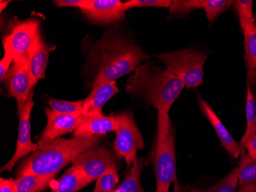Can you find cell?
I'll return each instance as SVG.
<instances>
[{
    "label": "cell",
    "mask_w": 256,
    "mask_h": 192,
    "mask_svg": "<svg viewBox=\"0 0 256 192\" xmlns=\"http://www.w3.org/2000/svg\"><path fill=\"white\" fill-rule=\"evenodd\" d=\"M142 48L128 36L118 32H108L92 45L86 70L92 76V88L132 73L140 63L149 59Z\"/></svg>",
    "instance_id": "obj_1"
},
{
    "label": "cell",
    "mask_w": 256,
    "mask_h": 192,
    "mask_svg": "<svg viewBox=\"0 0 256 192\" xmlns=\"http://www.w3.org/2000/svg\"><path fill=\"white\" fill-rule=\"evenodd\" d=\"M102 135L86 138H58L38 141V148L26 157L18 166L16 174H34L56 177L63 167L72 162L80 153L98 146Z\"/></svg>",
    "instance_id": "obj_2"
},
{
    "label": "cell",
    "mask_w": 256,
    "mask_h": 192,
    "mask_svg": "<svg viewBox=\"0 0 256 192\" xmlns=\"http://www.w3.org/2000/svg\"><path fill=\"white\" fill-rule=\"evenodd\" d=\"M184 87L175 75L150 63L140 65L126 85V92L134 97L142 98L156 110L168 112Z\"/></svg>",
    "instance_id": "obj_3"
},
{
    "label": "cell",
    "mask_w": 256,
    "mask_h": 192,
    "mask_svg": "<svg viewBox=\"0 0 256 192\" xmlns=\"http://www.w3.org/2000/svg\"><path fill=\"white\" fill-rule=\"evenodd\" d=\"M176 160L175 133L169 112L158 111V132L154 154L156 191L169 192L171 184L174 183L175 192H179Z\"/></svg>",
    "instance_id": "obj_4"
},
{
    "label": "cell",
    "mask_w": 256,
    "mask_h": 192,
    "mask_svg": "<svg viewBox=\"0 0 256 192\" xmlns=\"http://www.w3.org/2000/svg\"><path fill=\"white\" fill-rule=\"evenodd\" d=\"M166 70L180 79L186 89L199 87L204 83V67L208 53L191 49L155 54Z\"/></svg>",
    "instance_id": "obj_5"
},
{
    "label": "cell",
    "mask_w": 256,
    "mask_h": 192,
    "mask_svg": "<svg viewBox=\"0 0 256 192\" xmlns=\"http://www.w3.org/2000/svg\"><path fill=\"white\" fill-rule=\"evenodd\" d=\"M117 128L114 151L119 158H124L126 167L135 162L136 152L144 145L142 132L138 128L132 112H124L115 115Z\"/></svg>",
    "instance_id": "obj_6"
},
{
    "label": "cell",
    "mask_w": 256,
    "mask_h": 192,
    "mask_svg": "<svg viewBox=\"0 0 256 192\" xmlns=\"http://www.w3.org/2000/svg\"><path fill=\"white\" fill-rule=\"evenodd\" d=\"M40 21L36 19L17 21L4 37L5 53L14 58V63H28L30 51L40 33Z\"/></svg>",
    "instance_id": "obj_7"
},
{
    "label": "cell",
    "mask_w": 256,
    "mask_h": 192,
    "mask_svg": "<svg viewBox=\"0 0 256 192\" xmlns=\"http://www.w3.org/2000/svg\"><path fill=\"white\" fill-rule=\"evenodd\" d=\"M118 159L107 145H98L80 153L72 163V166L82 169L93 181L112 167H118Z\"/></svg>",
    "instance_id": "obj_8"
},
{
    "label": "cell",
    "mask_w": 256,
    "mask_h": 192,
    "mask_svg": "<svg viewBox=\"0 0 256 192\" xmlns=\"http://www.w3.org/2000/svg\"><path fill=\"white\" fill-rule=\"evenodd\" d=\"M33 94L32 92L30 99L24 105L18 106V115L20 118L17 136L16 148L15 153L11 159L1 168V172L5 171H11L17 162L21 158H25L28 154H32L38 148V144L32 142L31 138V117L32 109L34 106Z\"/></svg>",
    "instance_id": "obj_9"
},
{
    "label": "cell",
    "mask_w": 256,
    "mask_h": 192,
    "mask_svg": "<svg viewBox=\"0 0 256 192\" xmlns=\"http://www.w3.org/2000/svg\"><path fill=\"white\" fill-rule=\"evenodd\" d=\"M80 10L88 20L102 25L114 24L125 19L124 3L120 0H84Z\"/></svg>",
    "instance_id": "obj_10"
},
{
    "label": "cell",
    "mask_w": 256,
    "mask_h": 192,
    "mask_svg": "<svg viewBox=\"0 0 256 192\" xmlns=\"http://www.w3.org/2000/svg\"><path fill=\"white\" fill-rule=\"evenodd\" d=\"M2 82L5 83L10 95L17 101L18 106L24 105L34 90L30 67L26 62L14 63Z\"/></svg>",
    "instance_id": "obj_11"
},
{
    "label": "cell",
    "mask_w": 256,
    "mask_h": 192,
    "mask_svg": "<svg viewBox=\"0 0 256 192\" xmlns=\"http://www.w3.org/2000/svg\"><path fill=\"white\" fill-rule=\"evenodd\" d=\"M198 103H199L200 110L202 111L210 123L212 125V128L215 130L216 133L217 134L221 141V144L228 151V154L235 158H238L240 156L245 154L246 149L232 138L225 125L221 122V120L212 109V107L200 95H198Z\"/></svg>",
    "instance_id": "obj_12"
},
{
    "label": "cell",
    "mask_w": 256,
    "mask_h": 192,
    "mask_svg": "<svg viewBox=\"0 0 256 192\" xmlns=\"http://www.w3.org/2000/svg\"><path fill=\"white\" fill-rule=\"evenodd\" d=\"M44 109L47 117V124L40 135L38 141L54 139L62 135L71 133L76 129L82 118V115L76 116L58 113L48 109V107H44Z\"/></svg>",
    "instance_id": "obj_13"
},
{
    "label": "cell",
    "mask_w": 256,
    "mask_h": 192,
    "mask_svg": "<svg viewBox=\"0 0 256 192\" xmlns=\"http://www.w3.org/2000/svg\"><path fill=\"white\" fill-rule=\"evenodd\" d=\"M116 81H108L92 88L90 95L83 100L82 116L102 115V109L114 95L118 93Z\"/></svg>",
    "instance_id": "obj_14"
},
{
    "label": "cell",
    "mask_w": 256,
    "mask_h": 192,
    "mask_svg": "<svg viewBox=\"0 0 256 192\" xmlns=\"http://www.w3.org/2000/svg\"><path fill=\"white\" fill-rule=\"evenodd\" d=\"M117 125L115 115L106 116L102 115L82 116L77 128L74 130L73 137L86 138L94 135H106L108 132L116 131Z\"/></svg>",
    "instance_id": "obj_15"
},
{
    "label": "cell",
    "mask_w": 256,
    "mask_h": 192,
    "mask_svg": "<svg viewBox=\"0 0 256 192\" xmlns=\"http://www.w3.org/2000/svg\"><path fill=\"white\" fill-rule=\"evenodd\" d=\"M48 55L50 49L43 40L40 33L33 44L28 57V67L34 86L38 83V81L44 79L46 76Z\"/></svg>",
    "instance_id": "obj_16"
},
{
    "label": "cell",
    "mask_w": 256,
    "mask_h": 192,
    "mask_svg": "<svg viewBox=\"0 0 256 192\" xmlns=\"http://www.w3.org/2000/svg\"><path fill=\"white\" fill-rule=\"evenodd\" d=\"M92 180L82 169L72 166L58 181L51 192H78L88 185Z\"/></svg>",
    "instance_id": "obj_17"
},
{
    "label": "cell",
    "mask_w": 256,
    "mask_h": 192,
    "mask_svg": "<svg viewBox=\"0 0 256 192\" xmlns=\"http://www.w3.org/2000/svg\"><path fill=\"white\" fill-rule=\"evenodd\" d=\"M54 177L24 174L16 179V192H42L48 188Z\"/></svg>",
    "instance_id": "obj_18"
},
{
    "label": "cell",
    "mask_w": 256,
    "mask_h": 192,
    "mask_svg": "<svg viewBox=\"0 0 256 192\" xmlns=\"http://www.w3.org/2000/svg\"><path fill=\"white\" fill-rule=\"evenodd\" d=\"M143 165V158H138L135 161L125 174L122 183L118 186L120 192H144L140 181Z\"/></svg>",
    "instance_id": "obj_19"
},
{
    "label": "cell",
    "mask_w": 256,
    "mask_h": 192,
    "mask_svg": "<svg viewBox=\"0 0 256 192\" xmlns=\"http://www.w3.org/2000/svg\"><path fill=\"white\" fill-rule=\"evenodd\" d=\"M246 129L243 135L240 145L245 148L247 141L251 138L256 131V101L252 91L250 82L247 84L246 105Z\"/></svg>",
    "instance_id": "obj_20"
},
{
    "label": "cell",
    "mask_w": 256,
    "mask_h": 192,
    "mask_svg": "<svg viewBox=\"0 0 256 192\" xmlns=\"http://www.w3.org/2000/svg\"><path fill=\"white\" fill-rule=\"evenodd\" d=\"M238 168V186L240 188L256 183V158L248 154H243Z\"/></svg>",
    "instance_id": "obj_21"
},
{
    "label": "cell",
    "mask_w": 256,
    "mask_h": 192,
    "mask_svg": "<svg viewBox=\"0 0 256 192\" xmlns=\"http://www.w3.org/2000/svg\"><path fill=\"white\" fill-rule=\"evenodd\" d=\"M253 1L252 0H238L234 1L232 8L238 17L242 31L247 29L256 23L252 13Z\"/></svg>",
    "instance_id": "obj_22"
},
{
    "label": "cell",
    "mask_w": 256,
    "mask_h": 192,
    "mask_svg": "<svg viewBox=\"0 0 256 192\" xmlns=\"http://www.w3.org/2000/svg\"><path fill=\"white\" fill-rule=\"evenodd\" d=\"M238 166L232 170L224 178L212 187L208 188L198 189L188 187L190 192H235L238 187Z\"/></svg>",
    "instance_id": "obj_23"
},
{
    "label": "cell",
    "mask_w": 256,
    "mask_h": 192,
    "mask_svg": "<svg viewBox=\"0 0 256 192\" xmlns=\"http://www.w3.org/2000/svg\"><path fill=\"white\" fill-rule=\"evenodd\" d=\"M234 3L232 0H201L202 9L206 12L210 26H212L221 14L230 10Z\"/></svg>",
    "instance_id": "obj_24"
},
{
    "label": "cell",
    "mask_w": 256,
    "mask_h": 192,
    "mask_svg": "<svg viewBox=\"0 0 256 192\" xmlns=\"http://www.w3.org/2000/svg\"><path fill=\"white\" fill-rule=\"evenodd\" d=\"M242 33L247 66L250 70H256V23Z\"/></svg>",
    "instance_id": "obj_25"
},
{
    "label": "cell",
    "mask_w": 256,
    "mask_h": 192,
    "mask_svg": "<svg viewBox=\"0 0 256 192\" xmlns=\"http://www.w3.org/2000/svg\"><path fill=\"white\" fill-rule=\"evenodd\" d=\"M202 9L201 0H172L169 8L171 17L184 18L194 10Z\"/></svg>",
    "instance_id": "obj_26"
},
{
    "label": "cell",
    "mask_w": 256,
    "mask_h": 192,
    "mask_svg": "<svg viewBox=\"0 0 256 192\" xmlns=\"http://www.w3.org/2000/svg\"><path fill=\"white\" fill-rule=\"evenodd\" d=\"M47 103L51 107L52 110L58 113L76 115V116L82 115L83 100L68 102V101L52 99L47 101Z\"/></svg>",
    "instance_id": "obj_27"
},
{
    "label": "cell",
    "mask_w": 256,
    "mask_h": 192,
    "mask_svg": "<svg viewBox=\"0 0 256 192\" xmlns=\"http://www.w3.org/2000/svg\"><path fill=\"white\" fill-rule=\"evenodd\" d=\"M118 167H112L98 177L93 192H113L119 182Z\"/></svg>",
    "instance_id": "obj_28"
},
{
    "label": "cell",
    "mask_w": 256,
    "mask_h": 192,
    "mask_svg": "<svg viewBox=\"0 0 256 192\" xmlns=\"http://www.w3.org/2000/svg\"><path fill=\"white\" fill-rule=\"evenodd\" d=\"M172 0H130L124 3V11L135 8H148V7H155V8L169 9Z\"/></svg>",
    "instance_id": "obj_29"
},
{
    "label": "cell",
    "mask_w": 256,
    "mask_h": 192,
    "mask_svg": "<svg viewBox=\"0 0 256 192\" xmlns=\"http://www.w3.org/2000/svg\"><path fill=\"white\" fill-rule=\"evenodd\" d=\"M14 58L8 53H4V58L0 62V80L2 82L4 78L6 76L7 73L11 67V64H14Z\"/></svg>",
    "instance_id": "obj_30"
},
{
    "label": "cell",
    "mask_w": 256,
    "mask_h": 192,
    "mask_svg": "<svg viewBox=\"0 0 256 192\" xmlns=\"http://www.w3.org/2000/svg\"><path fill=\"white\" fill-rule=\"evenodd\" d=\"M54 5L58 8L62 7H77L80 9L82 7L84 0H54Z\"/></svg>",
    "instance_id": "obj_31"
},
{
    "label": "cell",
    "mask_w": 256,
    "mask_h": 192,
    "mask_svg": "<svg viewBox=\"0 0 256 192\" xmlns=\"http://www.w3.org/2000/svg\"><path fill=\"white\" fill-rule=\"evenodd\" d=\"M0 192H16V180L4 177L0 179Z\"/></svg>",
    "instance_id": "obj_32"
},
{
    "label": "cell",
    "mask_w": 256,
    "mask_h": 192,
    "mask_svg": "<svg viewBox=\"0 0 256 192\" xmlns=\"http://www.w3.org/2000/svg\"><path fill=\"white\" fill-rule=\"evenodd\" d=\"M248 154L252 158H256V131L245 145Z\"/></svg>",
    "instance_id": "obj_33"
},
{
    "label": "cell",
    "mask_w": 256,
    "mask_h": 192,
    "mask_svg": "<svg viewBox=\"0 0 256 192\" xmlns=\"http://www.w3.org/2000/svg\"><path fill=\"white\" fill-rule=\"evenodd\" d=\"M238 192H256V183L241 187Z\"/></svg>",
    "instance_id": "obj_34"
},
{
    "label": "cell",
    "mask_w": 256,
    "mask_h": 192,
    "mask_svg": "<svg viewBox=\"0 0 256 192\" xmlns=\"http://www.w3.org/2000/svg\"><path fill=\"white\" fill-rule=\"evenodd\" d=\"M10 1H0V11L2 13L6 8L7 5L10 4Z\"/></svg>",
    "instance_id": "obj_35"
},
{
    "label": "cell",
    "mask_w": 256,
    "mask_h": 192,
    "mask_svg": "<svg viewBox=\"0 0 256 192\" xmlns=\"http://www.w3.org/2000/svg\"><path fill=\"white\" fill-rule=\"evenodd\" d=\"M113 192H120V189L118 188V187H116V189H115L114 190Z\"/></svg>",
    "instance_id": "obj_36"
},
{
    "label": "cell",
    "mask_w": 256,
    "mask_h": 192,
    "mask_svg": "<svg viewBox=\"0 0 256 192\" xmlns=\"http://www.w3.org/2000/svg\"><path fill=\"white\" fill-rule=\"evenodd\" d=\"M155 192H158V191H156H156H155Z\"/></svg>",
    "instance_id": "obj_37"
}]
</instances>
